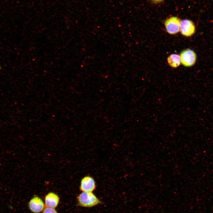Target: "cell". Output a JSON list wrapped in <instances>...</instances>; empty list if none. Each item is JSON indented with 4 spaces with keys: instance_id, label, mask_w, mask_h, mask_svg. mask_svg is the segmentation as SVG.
<instances>
[{
    "instance_id": "cell-6",
    "label": "cell",
    "mask_w": 213,
    "mask_h": 213,
    "mask_svg": "<svg viewBox=\"0 0 213 213\" xmlns=\"http://www.w3.org/2000/svg\"><path fill=\"white\" fill-rule=\"evenodd\" d=\"M96 187V183L92 177L87 176L81 180L80 189L82 192H92L95 189Z\"/></svg>"
},
{
    "instance_id": "cell-3",
    "label": "cell",
    "mask_w": 213,
    "mask_h": 213,
    "mask_svg": "<svg viewBox=\"0 0 213 213\" xmlns=\"http://www.w3.org/2000/svg\"><path fill=\"white\" fill-rule=\"evenodd\" d=\"M180 21L176 17H172L167 19L164 23L167 32L171 34H175L180 30Z\"/></svg>"
},
{
    "instance_id": "cell-8",
    "label": "cell",
    "mask_w": 213,
    "mask_h": 213,
    "mask_svg": "<svg viewBox=\"0 0 213 213\" xmlns=\"http://www.w3.org/2000/svg\"><path fill=\"white\" fill-rule=\"evenodd\" d=\"M169 64L172 67L176 68L180 63V56L176 54H172L169 56L167 59Z\"/></svg>"
},
{
    "instance_id": "cell-5",
    "label": "cell",
    "mask_w": 213,
    "mask_h": 213,
    "mask_svg": "<svg viewBox=\"0 0 213 213\" xmlns=\"http://www.w3.org/2000/svg\"><path fill=\"white\" fill-rule=\"evenodd\" d=\"M45 205L42 199L38 196L33 197L28 203L29 209L33 213H39L42 211Z\"/></svg>"
},
{
    "instance_id": "cell-9",
    "label": "cell",
    "mask_w": 213,
    "mask_h": 213,
    "mask_svg": "<svg viewBox=\"0 0 213 213\" xmlns=\"http://www.w3.org/2000/svg\"><path fill=\"white\" fill-rule=\"evenodd\" d=\"M42 213H58L55 208L46 207L44 208Z\"/></svg>"
},
{
    "instance_id": "cell-7",
    "label": "cell",
    "mask_w": 213,
    "mask_h": 213,
    "mask_svg": "<svg viewBox=\"0 0 213 213\" xmlns=\"http://www.w3.org/2000/svg\"><path fill=\"white\" fill-rule=\"evenodd\" d=\"M60 199L58 196L53 192H49L45 196V205L46 207L55 208L58 205Z\"/></svg>"
},
{
    "instance_id": "cell-2",
    "label": "cell",
    "mask_w": 213,
    "mask_h": 213,
    "mask_svg": "<svg viewBox=\"0 0 213 213\" xmlns=\"http://www.w3.org/2000/svg\"><path fill=\"white\" fill-rule=\"evenodd\" d=\"M180 57L181 63L186 67L193 66L195 64L197 59L195 52L190 49L183 51L180 53Z\"/></svg>"
},
{
    "instance_id": "cell-4",
    "label": "cell",
    "mask_w": 213,
    "mask_h": 213,
    "mask_svg": "<svg viewBox=\"0 0 213 213\" xmlns=\"http://www.w3.org/2000/svg\"><path fill=\"white\" fill-rule=\"evenodd\" d=\"M195 26L191 20L185 19L180 22V30L181 34L186 37L192 36L195 33Z\"/></svg>"
},
{
    "instance_id": "cell-10",
    "label": "cell",
    "mask_w": 213,
    "mask_h": 213,
    "mask_svg": "<svg viewBox=\"0 0 213 213\" xmlns=\"http://www.w3.org/2000/svg\"><path fill=\"white\" fill-rule=\"evenodd\" d=\"M152 1L156 3H159L162 1L164 0H151Z\"/></svg>"
},
{
    "instance_id": "cell-1",
    "label": "cell",
    "mask_w": 213,
    "mask_h": 213,
    "mask_svg": "<svg viewBox=\"0 0 213 213\" xmlns=\"http://www.w3.org/2000/svg\"><path fill=\"white\" fill-rule=\"evenodd\" d=\"M78 205L85 207H91L102 203L92 192H83L77 197Z\"/></svg>"
}]
</instances>
